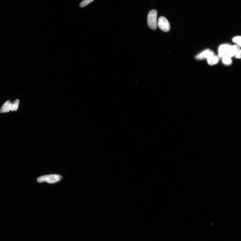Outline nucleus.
Segmentation results:
<instances>
[{"label": "nucleus", "instance_id": "3", "mask_svg": "<svg viewBox=\"0 0 241 241\" xmlns=\"http://www.w3.org/2000/svg\"><path fill=\"white\" fill-rule=\"evenodd\" d=\"M157 23L159 28L163 31L167 32L170 31V24L165 17L162 16L160 17Z\"/></svg>", "mask_w": 241, "mask_h": 241}, {"label": "nucleus", "instance_id": "11", "mask_svg": "<svg viewBox=\"0 0 241 241\" xmlns=\"http://www.w3.org/2000/svg\"><path fill=\"white\" fill-rule=\"evenodd\" d=\"M94 0H83L79 4V6L81 8L87 6V5L91 3Z\"/></svg>", "mask_w": 241, "mask_h": 241}, {"label": "nucleus", "instance_id": "5", "mask_svg": "<svg viewBox=\"0 0 241 241\" xmlns=\"http://www.w3.org/2000/svg\"><path fill=\"white\" fill-rule=\"evenodd\" d=\"M240 47L239 45H237L230 46L227 53L225 56H227L231 58L232 57L235 56L236 54L240 50Z\"/></svg>", "mask_w": 241, "mask_h": 241}, {"label": "nucleus", "instance_id": "9", "mask_svg": "<svg viewBox=\"0 0 241 241\" xmlns=\"http://www.w3.org/2000/svg\"><path fill=\"white\" fill-rule=\"evenodd\" d=\"M10 101L9 100H7L2 107L0 109V113H4L9 112L10 111L9 109V105Z\"/></svg>", "mask_w": 241, "mask_h": 241}, {"label": "nucleus", "instance_id": "6", "mask_svg": "<svg viewBox=\"0 0 241 241\" xmlns=\"http://www.w3.org/2000/svg\"><path fill=\"white\" fill-rule=\"evenodd\" d=\"M207 59L208 64L211 65L217 64L219 61L218 57L215 56L214 52L211 51L209 52Z\"/></svg>", "mask_w": 241, "mask_h": 241}, {"label": "nucleus", "instance_id": "8", "mask_svg": "<svg viewBox=\"0 0 241 241\" xmlns=\"http://www.w3.org/2000/svg\"><path fill=\"white\" fill-rule=\"evenodd\" d=\"M210 50L207 49L204 50L200 53L198 54L196 57V58L198 60H202L207 58L209 55Z\"/></svg>", "mask_w": 241, "mask_h": 241}, {"label": "nucleus", "instance_id": "12", "mask_svg": "<svg viewBox=\"0 0 241 241\" xmlns=\"http://www.w3.org/2000/svg\"><path fill=\"white\" fill-rule=\"evenodd\" d=\"M241 37L240 36H237L234 38L232 40L233 42L237 44V45L240 46L241 45Z\"/></svg>", "mask_w": 241, "mask_h": 241}, {"label": "nucleus", "instance_id": "1", "mask_svg": "<svg viewBox=\"0 0 241 241\" xmlns=\"http://www.w3.org/2000/svg\"><path fill=\"white\" fill-rule=\"evenodd\" d=\"M62 179L61 175L56 174L43 176L38 178L37 182L39 183L46 182L49 184H54L60 181Z\"/></svg>", "mask_w": 241, "mask_h": 241}, {"label": "nucleus", "instance_id": "2", "mask_svg": "<svg viewBox=\"0 0 241 241\" xmlns=\"http://www.w3.org/2000/svg\"><path fill=\"white\" fill-rule=\"evenodd\" d=\"M157 12L155 9L152 10L148 14L147 17V24L151 29L155 30L157 27Z\"/></svg>", "mask_w": 241, "mask_h": 241}, {"label": "nucleus", "instance_id": "4", "mask_svg": "<svg viewBox=\"0 0 241 241\" xmlns=\"http://www.w3.org/2000/svg\"><path fill=\"white\" fill-rule=\"evenodd\" d=\"M230 46L231 45L227 44L221 45L218 49L219 56L220 57H222L227 55Z\"/></svg>", "mask_w": 241, "mask_h": 241}, {"label": "nucleus", "instance_id": "10", "mask_svg": "<svg viewBox=\"0 0 241 241\" xmlns=\"http://www.w3.org/2000/svg\"><path fill=\"white\" fill-rule=\"evenodd\" d=\"M222 62L225 65H229L232 63V60L231 58L225 56L222 57Z\"/></svg>", "mask_w": 241, "mask_h": 241}, {"label": "nucleus", "instance_id": "7", "mask_svg": "<svg viewBox=\"0 0 241 241\" xmlns=\"http://www.w3.org/2000/svg\"><path fill=\"white\" fill-rule=\"evenodd\" d=\"M19 103V100L18 99L15 100L13 103L10 102L9 105L10 111H17L18 109Z\"/></svg>", "mask_w": 241, "mask_h": 241}, {"label": "nucleus", "instance_id": "13", "mask_svg": "<svg viewBox=\"0 0 241 241\" xmlns=\"http://www.w3.org/2000/svg\"><path fill=\"white\" fill-rule=\"evenodd\" d=\"M236 58L240 59L241 58V50H240L235 55Z\"/></svg>", "mask_w": 241, "mask_h": 241}]
</instances>
